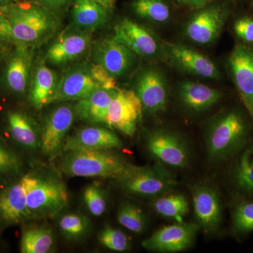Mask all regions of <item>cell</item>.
I'll use <instances>...</instances> for the list:
<instances>
[{"instance_id":"obj_1","label":"cell","mask_w":253,"mask_h":253,"mask_svg":"<svg viewBox=\"0 0 253 253\" xmlns=\"http://www.w3.org/2000/svg\"><path fill=\"white\" fill-rule=\"evenodd\" d=\"M3 12L16 44L29 47L45 42L56 34L61 24L57 14L33 1L5 6Z\"/></svg>"},{"instance_id":"obj_2","label":"cell","mask_w":253,"mask_h":253,"mask_svg":"<svg viewBox=\"0 0 253 253\" xmlns=\"http://www.w3.org/2000/svg\"><path fill=\"white\" fill-rule=\"evenodd\" d=\"M59 167L71 177L110 178L117 179L129 163L111 150H75L64 153Z\"/></svg>"},{"instance_id":"obj_3","label":"cell","mask_w":253,"mask_h":253,"mask_svg":"<svg viewBox=\"0 0 253 253\" xmlns=\"http://www.w3.org/2000/svg\"><path fill=\"white\" fill-rule=\"evenodd\" d=\"M247 126L237 111L217 118L210 126L206 136L208 155L214 161H225L237 154L247 141Z\"/></svg>"},{"instance_id":"obj_4","label":"cell","mask_w":253,"mask_h":253,"mask_svg":"<svg viewBox=\"0 0 253 253\" xmlns=\"http://www.w3.org/2000/svg\"><path fill=\"white\" fill-rule=\"evenodd\" d=\"M116 181L125 192L139 197H160L176 185L175 176L159 162L152 166L130 164Z\"/></svg>"},{"instance_id":"obj_5","label":"cell","mask_w":253,"mask_h":253,"mask_svg":"<svg viewBox=\"0 0 253 253\" xmlns=\"http://www.w3.org/2000/svg\"><path fill=\"white\" fill-rule=\"evenodd\" d=\"M68 204V193L62 181L53 176L36 174L27 194L32 219L54 217Z\"/></svg>"},{"instance_id":"obj_6","label":"cell","mask_w":253,"mask_h":253,"mask_svg":"<svg viewBox=\"0 0 253 253\" xmlns=\"http://www.w3.org/2000/svg\"><path fill=\"white\" fill-rule=\"evenodd\" d=\"M36 174H25L0 189V225H18L32 219L27 206L28 190Z\"/></svg>"},{"instance_id":"obj_7","label":"cell","mask_w":253,"mask_h":253,"mask_svg":"<svg viewBox=\"0 0 253 253\" xmlns=\"http://www.w3.org/2000/svg\"><path fill=\"white\" fill-rule=\"evenodd\" d=\"M146 146L149 154L164 166L180 169L189 165V146L173 131L165 129L151 131L146 137Z\"/></svg>"},{"instance_id":"obj_8","label":"cell","mask_w":253,"mask_h":253,"mask_svg":"<svg viewBox=\"0 0 253 253\" xmlns=\"http://www.w3.org/2000/svg\"><path fill=\"white\" fill-rule=\"evenodd\" d=\"M142 103L133 89H116L108 111V127L117 129L126 136L135 134L142 116Z\"/></svg>"},{"instance_id":"obj_9","label":"cell","mask_w":253,"mask_h":253,"mask_svg":"<svg viewBox=\"0 0 253 253\" xmlns=\"http://www.w3.org/2000/svg\"><path fill=\"white\" fill-rule=\"evenodd\" d=\"M91 46V33L69 26L51 43L46 51L45 62L63 66L83 57Z\"/></svg>"},{"instance_id":"obj_10","label":"cell","mask_w":253,"mask_h":253,"mask_svg":"<svg viewBox=\"0 0 253 253\" xmlns=\"http://www.w3.org/2000/svg\"><path fill=\"white\" fill-rule=\"evenodd\" d=\"M137 55L113 37L101 40L93 46L91 58L114 78H123L130 73Z\"/></svg>"},{"instance_id":"obj_11","label":"cell","mask_w":253,"mask_h":253,"mask_svg":"<svg viewBox=\"0 0 253 253\" xmlns=\"http://www.w3.org/2000/svg\"><path fill=\"white\" fill-rule=\"evenodd\" d=\"M199 229L197 224L184 221L165 226L145 239L142 246L154 252H181L194 244Z\"/></svg>"},{"instance_id":"obj_12","label":"cell","mask_w":253,"mask_h":253,"mask_svg":"<svg viewBox=\"0 0 253 253\" xmlns=\"http://www.w3.org/2000/svg\"><path fill=\"white\" fill-rule=\"evenodd\" d=\"M76 116V106L69 104L59 105L49 113L41 131L43 154L54 156L61 151Z\"/></svg>"},{"instance_id":"obj_13","label":"cell","mask_w":253,"mask_h":253,"mask_svg":"<svg viewBox=\"0 0 253 253\" xmlns=\"http://www.w3.org/2000/svg\"><path fill=\"white\" fill-rule=\"evenodd\" d=\"M33 47L15 44L6 59L3 82L11 94L23 96L29 90L33 73Z\"/></svg>"},{"instance_id":"obj_14","label":"cell","mask_w":253,"mask_h":253,"mask_svg":"<svg viewBox=\"0 0 253 253\" xmlns=\"http://www.w3.org/2000/svg\"><path fill=\"white\" fill-rule=\"evenodd\" d=\"M142 103L144 110L149 113H159L166 109L168 86L163 73L153 67L146 68L138 74L134 89Z\"/></svg>"},{"instance_id":"obj_15","label":"cell","mask_w":253,"mask_h":253,"mask_svg":"<svg viewBox=\"0 0 253 253\" xmlns=\"http://www.w3.org/2000/svg\"><path fill=\"white\" fill-rule=\"evenodd\" d=\"M229 66L240 98L253 121V49L236 45L229 56Z\"/></svg>"},{"instance_id":"obj_16","label":"cell","mask_w":253,"mask_h":253,"mask_svg":"<svg viewBox=\"0 0 253 253\" xmlns=\"http://www.w3.org/2000/svg\"><path fill=\"white\" fill-rule=\"evenodd\" d=\"M164 53L169 63L181 71L209 79L220 78V72L213 61L187 46L167 43L164 46Z\"/></svg>"},{"instance_id":"obj_17","label":"cell","mask_w":253,"mask_h":253,"mask_svg":"<svg viewBox=\"0 0 253 253\" xmlns=\"http://www.w3.org/2000/svg\"><path fill=\"white\" fill-rule=\"evenodd\" d=\"M102 89L91 71V63L74 66L60 77L55 101H79Z\"/></svg>"},{"instance_id":"obj_18","label":"cell","mask_w":253,"mask_h":253,"mask_svg":"<svg viewBox=\"0 0 253 253\" xmlns=\"http://www.w3.org/2000/svg\"><path fill=\"white\" fill-rule=\"evenodd\" d=\"M195 217L200 228L207 233L219 229L222 211L218 193L207 184H196L191 189Z\"/></svg>"},{"instance_id":"obj_19","label":"cell","mask_w":253,"mask_h":253,"mask_svg":"<svg viewBox=\"0 0 253 253\" xmlns=\"http://www.w3.org/2000/svg\"><path fill=\"white\" fill-rule=\"evenodd\" d=\"M226 17V10L219 6L201 9L186 23V36L196 44H211L220 34Z\"/></svg>"},{"instance_id":"obj_20","label":"cell","mask_w":253,"mask_h":253,"mask_svg":"<svg viewBox=\"0 0 253 253\" xmlns=\"http://www.w3.org/2000/svg\"><path fill=\"white\" fill-rule=\"evenodd\" d=\"M113 37L137 56H153L159 50L157 39L153 33L129 18H124L115 26Z\"/></svg>"},{"instance_id":"obj_21","label":"cell","mask_w":253,"mask_h":253,"mask_svg":"<svg viewBox=\"0 0 253 253\" xmlns=\"http://www.w3.org/2000/svg\"><path fill=\"white\" fill-rule=\"evenodd\" d=\"M122 146V141L109 127L90 126L78 129L66 138L61 151L65 153L75 150H111Z\"/></svg>"},{"instance_id":"obj_22","label":"cell","mask_w":253,"mask_h":253,"mask_svg":"<svg viewBox=\"0 0 253 253\" xmlns=\"http://www.w3.org/2000/svg\"><path fill=\"white\" fill-rule=\"evenodd\" d=\"M60 77L56 71L41 63L33 70L29 87V100L33 107L42 109L54 102Z\"/></svg>"},{"instance_id":"obj_23","label":"cell","mask_w":253,"mask_h":253,"mask_svg":"<svg viewBox=\"0 0 253 253\" xmlns=\"http://www.w3.org/2000/svg\"><path fill=\"white\" fill-rule=\"evenodd\" d=\"M6 121L8 132L15 143L26 149L41 147V132L27 113L19 110L8 111Z\"/></svg>"},{"instance_id":"obj_24","label":"cell","mask_w":253,"mask_h":253,"mask_svg":"<svg viewBox=\"0 0 253 253\" xmlns=\"http://www.w3.org/2000/svg\"><path fill=\"white\" fill-rule=\"evenodd\" d=\"M181 104L191 112L202 113L214 106L221 98L220 91L194 82L181 83L178 90Z\"/></svg>"},{"instance_id":"obj_25","label":"cell","mask_w":253,"mask_h":253,"mask_svg":"<svg viewBox=\"0 0 253 253\" xmlns=\"http://www.w3.org/2000/svg\"><path fill=\"white\" fill-rule=\"evenodd\" d=\"M117 89H99L78 101L76 105L78 117L89 124L106 126L110 104Z\"/></svg>"},{"instance_id":"obj_26","label":"cell","mask_w":253,"mask_h":253,"mask_svg":"<svg viewBox=\"0 0 253 253\" xmlns=\"http://www.w3.org/2000/svg\"><path fill=\"white\" fill-rule=\"evenodd\" d=\"M109 11L94 0H74L73 26L91 33L109 21Z\"/></svg>"},{"instance_id":"obj_27","label":"cell","mask_w":253,"mask_h":253,"mask_svg":"<svg viewBox=\"0 0 253 253\" xmlns=\"http://www.w3.org/2000/svg\"><path fill=\"white\" fill-rule=\"evenodd\" d=\"M53 246L52 231L45 226H33L23 231L20 251L22 253H46Z\"/></svg>"},{"instance_id":"obj_28","label":"cell","mask_w":253,"mask_h":253,"mask_svg":"<svg viewBox=\"0 0 253 253\" xmlns=\"http://www.w3.org/2000/svg\"><path fill=\"white\" fill-rule=\"evenodd\" d=\"M153 208L160 215L174 219L176 222L184 221V216L189 212V201L181 194L160 196L154 201Z\"/></svg>"},{"instance_id":"obj_29","label":"cell","mask_w":253,"mask_h":253,"mask_svg":"<svg viewBox=\"0 0 253 253\" xmlns=\"http://www.w3.org/2000/svg\"><path fill=\"white\" fill-rule=\"evenodd\" d=\"M234 179L241 191L253 194V144L239 156L234 168Z\"/></svg>"},{"instance_id":"obj_30","label":"cell","mask_w":253,"mask_h":253,"mask_svg":"<svg viewBox=\"0 0 253 253\" xmlns=\"http://www.w3.org/2000/svg\"><path fill=\"white\" fill-rule=\"evenodd\" d=\"M133 11L139 17L155 23L166 22L170 18V10L163 0H134Z\"/></svg>"},{"instance_id":"obj_31","label":"cell","mask_w":253,"mask_h":253,"mask_svg":"<svg viewBox=\"0 0 253 253\" xmlns=\"http://www.w3.org/2000/svg\"><path fill=\"white\" fill-rule=\"evenodd\" d=\"M118 222L126 229L140 234L146 228V219L140 208L129 202H124L118 208Z\"/></svg>"},{"instance_id":"obj_32","label":"cell","mask_w":253,"mask_h":253,"mask_svg":"<svg viewBox=\"0 0 253 253\" xmlns=\"http://www.w3.org/2000/svg\"><path fill=\"white\" fill-rule=\"evenodd\" d=\"M59 225L60 229L67 237L78 239L89 230V221L81 214L70 213L60 219Z\"/></svg>"},{"instance_id":"obj_33","label":"cell","mask_w":253,"mask_h":253,"mask_svg":"<svg viewBox=\"0 0 253 253\" xmlns=\"http://www.w3.org/2000/svg\"><path fill=\"white\" fill-rule=\"evenodd\" d=\"M234 230L237 234H249L253 231V202H242L234 209L232 215Z\"/></svg>"},{"instance_id":"obj_34","label":"cell","mask_w":253,"mask_h":253,"mask_svg":"<svg viewBox=\"0 0 253 253\" xmlns=\"http://www.w3.org/2000/svg\"><path fill=\"white\" fill-rule=\"evenodd\" d=\"M83 199L88 211L93 215L99 217L106 212L107 201L104 190L96 184L86 186L83 192Z\"/></svg>"},{"instance_id":"obj_35","label":"cell","mask_w":253,"mask_h":253,"mask_svg":"<svg viewBox=\"0 0 253 253\" xmlns=\"http://www.w3.org/2000/svg\"><path fill=\"white\" fill-rule=\"evenodd\" d=\"M100 244L106 249L124 252L130 248V242L123 231L112 227H106L99 234Z\"/></svg>"},{"instance_id":"obj_36","label":"cell","mask_w":253,"mask_h":253,"mask_svg":"<svg viewBox=\"0 0 253 253\" xmlns=\"http://www.w3.org/2000/svg\"><path fill=\"white\" fill-rule=\"evenodd\" d=\"M22 163L17 154L0 139V176H15L19 173Z\"/></svg>"},{"instance_id":"obj_37","label":"cell","mask_w":253,"mask_h":253,"mask_svg":"<svg viewBox=\"0 0 253 253\" xmlns=\"http://www.w3.org/2000/svg\"><path fill=\"white\" fill-rule=\"evenodd\" d=\"M236 36L246 42L253 43V19L249 17L240 18L234 23Z\"/></svg>"},{"instance_id":"obj_38","label":"cell","mask_w":253,"mask_h":253,"mask_svg":"<svg viewBox=\"0 0 253 253\" xmlns=\"http://www.w3.org/2000/svg\"><path fill=\"white\" fill-rule=\"evenodd\" d=\"M15 43L11 26L4 12H0V46H6Z\"/></svg>"},{"instance_id":"obj_39","label":"cell","mask_w":253,"mask_h":253,"mask_svg":"<svg viewBox=\"0 0 253 253\" xmlns=\"http://www.w3.org/2000/svg\"><path fill=\"white\" fill-rule=\"evenodd\" d=\"M33 1L58 14L67 6L69 0H33Z\"/></svg>"},{"instance_id":"obj_40","label":"cell","mask_w":253,"mask_h":253,"mask_svg":"<svg viewBox=\"0 0 253 253\" xmlns=\"http://www.w3.org/2000/svg\"><path fill=\"white\" fill-rule=\"evenodd\" d=\"M178 4L191 9H201L213 0H174Z\"/></svg>"},{"instance_id":"obj_41","label":"cell","mask_w":253,"mask_h":253,"mask_svg":"<svg viewBox=\"0 0 253 253\" xmlns=\"http://www.w3.org/2000/svg\"><path fill=\"white\" fill-rule=\"evenodd\" d=\"M94 1L102 5V6L106 8V9L111 10L112 9L113 6H114L116 0H94Z\"/></svg>"},{"instance_id":"obj_42","label":"cell","mask_w":253,"mask_h":253,"mask_svg":"<svg viewBox=\"0 0 253 253\" xmlns=\"http://www.w3.org/2000/svg\"><path fill=\"white\" fill-rule=\"evenodd\" d=\"M14 1L15 0H0V4L9 5Z\"/></svg>"},{"instance_id":"obj_43","label":"cell","mask_w":253,"mask_h":253,"mask_svg":"<svg viewBox=\"0 0 253 253\" xmlns=\"http://www.w3.org/2000/svg\"><path fill=\"white\" fill-rule=\"evenodd\" d=\"M0 12H3V7L0 6Z\"/></svg>"}]
</instances>
